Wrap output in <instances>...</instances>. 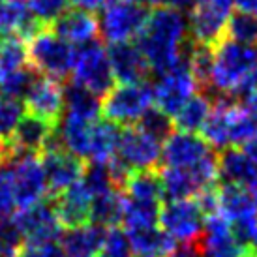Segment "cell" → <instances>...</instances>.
<instances>
[{"mask_svg":"<svg viewBox=\"0 0 257 257\" xmlns=\"http://www.w3.org/2000/svg\"><path fill=\"white\" fill-rule=\"evenodd\" d=\"M14 154H15V149L10 145V141L0 139V164H8Z\"/></svg>","mask_w":257,"mask_h":257,"instance_id":"681fc988","label":"cell"},{"mask_svg":"<svg viewBox=\"0 0 257 257\" xmlns=\"http://www.w3.org/2000/svg\"><path fill=\"white\" fill-rule=\"evenodd\" d=\"M98 257H107V255H98Z\"/></svg>","mask_w":257,"mask_h":257,"instance_id":"9f6ffc18","label":"cell"},{"mask_svg":"<svg viewBox=\"0 0 257 257\" xmlns=\"http://www.w3.org/2000/svg\"><path fill=\"white\" fill-rule=\"evenodd\" d=\"M55 34L66 40L72 45H83L96 40L98 36V19L92 15V12L85 10H66L57 21L49 27Z\"/></svg>","mask_w":257,"mask_h":257,"instance_id":"44dd1931","label":"cell"},{"mask_svg":"<svg viewBox=\"0 0 257 257\" xmlns=\"http://www.w3.org/2000/svg\"><path fill=\"white\" fill-rule=\"evenodd\" d=\"M23 103L30 114H36L51 124H58L64 114V83L40 73Z\"/></svg>","mask_w":257,"mask_h":257,"instance_id":"5bb4252c","label":"cell"},{"mask_svg":"<svg viewBox=\"0 0 257 257\" xmlns=\"http://www.w3.org/2000/svg\"><path fill=\"white\" fill-rule=\"evenodd\" d=\"M124 214V193L118 190H111L92 199L90 205V223L100 227H116L122 223Z\"/></svg>","mask_w":257,"mask_h":257,"instance_id":"f1b7e54d","label":"cell"},{"mask_svg":"<svg viewBox=\"0 0 257 257\" xmlns=\"http://www.w3.org/2000/svg\"><path fill=\"white\" fill-rule=\"evenodd\" d=\"M107 55L114 79H118L120 83H145V81H149L150 68L137 45L130 42L109 43Z\"/></svg>","mask_w":257,"mask_h":257,"instance_id":"ac0fdd59","label":"cell"},{"mask_svg":"<svg viewBox=\"0 0 257 257\" xmlns=\"http://www.w3.org/2000/svg\"><path fill=\"white\" fill-rule=\"evenodd\" d=\"M212 88L231 94L248 73L257 70V45L223 38L212 47Z\"/></svg>","mask_w":257,"mask_h":257,"instance_id":"7a4b0ae2","label":"cell"},{"mask_svg":"<svg viewBox=\"0 0 257 257\" xmlns=\"http://www.w3.org/2000/svg\"><path fill=\"white\" fill-rule=\"evenodd\" d=\"M90 128L92 122L81 120L72 114H62L57 124V134L64 150L81 160L90 158Z\"/></svg>","mask_w":257,"mask_h":257,"instance_id":"484cf974","label":"cell"},{"mask_svg":"<svg viewBox=\"0 0 257 257\" xmlns=\"http://www.w3.org/2000/svg\"><path fill=\"white\" fill-rule=\"evenodd\" d=\"M40 73L32 68V66H25L15 72H8L0 75V92L8 96V98H15V100H25V96L29 94L32 83L36 81Z\"/></svg>","mask_w":257,"mask_h":257,"instance_id":"836d02e7","label":"cell"},{"mask_svg":"<svg viewBox=\"0 0 257 257\" xmlns=\"http://www.w3.org/2000/svg\"><path fill=\"white\" fill-rule=\"evenodd\" d=\"M152 85L145 83H120L113 86L101 101V113L105 120L118 126H136L149 107H152Z\"/></svg>","mask_w":257,"mask_h":257,"instance_id":"8992f818","label":"cell"},{"mask_svg":"<svg viewBox=\"0 0 257 257\" xmlns=\"http://www.w3.org/2000/svg\"><path fill=\"white\" fill-rule=\"evenodd\" d=\"M139 130H143L145 134H149L150 137H154L160 143H165L169 137L173 136V130H175V122L169 114H165L164 111L154 105L149 107L143 113V116L137 120L136 124Z\"/></svg>","mask_w":257,"mask_h":257,"instance_id":"d590c367","label":"cell"},{"mask_svg":"<svg viewBox=\"0 0 257 257\" xmlns=\"http://www.w3.org/2000/svg\"><path fill=\"white\" fill-rule=\"evenodd\" d=\"M150 10L130 0H107L98 17V32L107 43L130 42L137 38L147 23Z\"/></svg>","mask_w":257,"mask_h":257,"instance_id":"5b68a950","label":"cell"},{"mask_svg":"<svg viewBox=\"0 0 257 257\" xmlns=\"http://www.w3.org/2000/svg\"><path fill=\"white\" fill-rule=\"evenodd\" d=\"M17 257H66L62 246L57 242H27Z\"/></svg>","mask_w":257,"mask_h":257,"instance_id":"7bdbcfd3","label":"cell"},{"mask_svg":"<svg viewBox=\"0 0 257 257\" xmlns=\"http://www.w3.org/2000/svg\"><path fill=\"white\" fill-rule=\"evenodd\" d=\"M238 257H257V253L253 250H250V248H244L242 251H240V255Z\"/></svg>","mask_w":257,"mask_h":257,"instance_id":"db71d44e","label":"cell"},{"mask_svg":"<svg viewBox=\"0 0 257 257\" xmlns=\"http://www.w3.org/2000/svg\"><path fill=\"white\" fill-rule=\"evenodd\" d=\"M122 130L111 120H96L90 128V158L92 162L109 164L118 150Z\"/></svg>","mask_w":257,"mask_h":257,"instance_id":"83f0119b","label":"cell"},{"mask_svg":"<svg viewBox=\"0 0 257 257\" xmlns=\"http://www.w3.org/2000/svg\"><path fill=\"white\" fill-rule=\"evenodd\" d=\"M25 113L27 109H25L23 100H15L8 96L0 98V139L10 141V137L14 136L15 128L21 122Z\"/></svg>","mask_w":257,"mask_h":257,"instance_id":"74e56055","label":"cell"},{"mask_svg":"<svg viewBox=\"0 0 257 257\" xmlns=\"http://www.w3.org/2000/svg\"><path fill=\"white\" fill-rule=\"evenodd\" d=\"M150 85H152V98L156 107L169 116H175L197 90V85L190 72V53L173 70L160 73L156 81Z\"/></svg>","mask_w":257,"mask_h":257,"instance_id":"ba28073f","label":"cell"},{"mask_svg":"<svg viewBox=\"0 0 257 257\" xmlns=\"http://www.w3.org/2000/svg\"><path fill=\"white\" fill-rule=\"evenodd\" d=\"M251 92H257V70L248 73V75L236 85V88L229 94V96H233L236 101H240L244 96H248V94H251Z\"/></svg>","mask_w":257,"mask_h":257,"instance_id":"f6af8a7d","label":"cell"},{"mask_svg":"<svg viewBox=\"0 0 257 257\" xmlns=\"http://www.w3.org/2000/svg\"><path fill=\"white\" fill-rule=\"evenodd\" d=\"M231 6L233 0H201L197 6L192 8V14L188 17L190 38L193 42L214 47L225 38Z\"/></svg>","mask_w":257,"mask_h":257,"instance_id":"30bf717a","label":"cell"},{"mask_svg":"<svg viewBox=\"0 0 257 257\" xmlns=\"http://www.w3.org/2000/svg\"><path fill=\"white\" fill-rule=\"evenodd\" d=\"M160 210H162V201L132 199L124 195L122 223L126 225L128 231L156 227V223L160 221Z\"/></svg>","mask_w":257,"mask_h":257,"instance_id":"f546056e","label":"cell"},{"mask_svg":"<svg viewBox=\"0 0 257 257\" xmlns=\"http://www.w3.org/2000/svg\"><path fill=\"white\" fill-rule=\"evenodd\" d=\"M64 111L81 120L96 122L101 113V101L96 94L72 79L64 83Z\"/></svg>","mask_w":257,"mask_h":257,"instance_id":"4316f807","label":"cell"},{"mask_svg":"<svg viewBox=\"0 0 257 257\" xmlns=\"http://www.w3.org/2000/svg\"><path fill=\"white\" fill-rule=\"evenodd\" d=\"M220 214L227 221L257 218V192L236 184H218Z\"/></svg>","mask_w":257,"mask_h":257,"instance_id":"603a6c76","label":"cell"},{"mask_svg":"<svg viewBox=\"0 0 257 257\" xmlns=\"http://www.w3.org/2000/svg\"><path fill=\"white\" fill-rule=\"evenodd\" d=\"M62 250L66 257H98L103 248L105 229L94 223L66 229L62 233Z\"/></svg>","mask_w":257,"mask_h":257,"instance_id":"cb8c5ba5","label":"cell"},{"mask_svg":"<svg viewBox=\"0 0 257 257\" xmlns=\"http://www.w3.org/2000/svg\"><path fill=\"white\" fill-rule=\"evenodd\" d=\"M23 236L12 218H0V257H17Z\"/></svg>","mask_w":257,"mask_h":257,"instance_id":"ab89813d","label":"cell"},{"mask_svg":"<svg viewBox=\"0 0 257 257\" xmlns=\"http://www.w3.org/2000/svg\"><path fill=\"white\" fill-rule=\"evenodd\" d=\"M51 201L64 229L81 227V225L90 223L92 195L86 192L81 182H75L60 193L53 195Z\"/></svg>","mask_w":257,"mask_h":257,"instance_id":"e0dca14e","label":"cell"},{"mask_svg":"<svg viewBox=\"0 0 257 257\" xmlns=\"http://www.w3.org/2000/svg\"><path fill=\"white\" fill-rule=\"evenodd\" d=\"M248 248L257 253V227H255V231H253V236H251V242H250V246H248Z\"/></svg>","mask_w":257,"mask_h":257,"instance_id":"f5cc1de1","label":"cell"},{"mask_svg":"<svg viewBox=\"0 0 257 257\" xmlns=\"http://www.w3.org/2000/svg\"><path fill=\"white\" fill-rule=\"evenodd\" d=\"M12 220L27 242H57V238L64 233L51 197L32 207L21 208Z\"/></svg>","mask_w":257,"mask_h":257,"instance_id":"8fae6325","label":"cell"},{"mask_svg":"<svg viewBox=\"0 0 257 257\" xmlns=\"http://www.w3.org/2000/svg\"><path fill=\"white\" fill-rule=\"evenodd\" d=\"M238 149L242 150L248 158H251L253 162H257V136H253L251 139H248V141H246L244 145H240Z\"/></svg>","mask_w":257,"mask_h":257,"instance_id":"c3c4849f","label":"cell"},{"mask_svg":"<svg viewBox=\"0 0 257 257\" xmlns=\"http://www.w3.org/2000/svg\"><path fill=\"white\" fill-rule=\"evenodd\" d=\"M136 45L143 53L150 70L158 75L169 72L192 47L188 17L179 10L156 6L147 17Z\"/></svg>","mask_w":257,"mask_h":257,"instance_id":"6da1fadb","label":"cell"},{"mask_svg":"<svg viewBox=\"0 0 257 257\" xmlns=\"http://www.w3.org/2000/svg\"><path fill=\"white\" fill-rule=\"evenodd\" d=\"M72 4L79 8V10H85V12H94V10H98L101 8L107 0H70Z\"/></svg>","mask_w":257,"mask_h":257,"instance_id":"7dc6e473","label":"cell"},{"mask_svg":"<svg viewBox=\"0 0 257 257\" xmlns=\"http://www.w3.org/2000/svg\"><path fill=\"white\" fill-rule=\"evenodd\" d=\"M29 62L42 75L64 83L73 70L75 47L55 34L51 29H42L29 42Z\"/></svg>","mask_w":257,"mask_h":257,"instance_id":"3957f363","label":"cell"},{"mask_svg":"<svg viewBox=\"0 0 257 257\" xmlns=\"http://www.w3.org/2000/svg\"><path fill=\"white\" fill-rule=\"evenodd\" d=\"M15 207V192H14V177L10 164H0V218H10L14 214Z\"/></svg>","mask_w":257,"mask_h":257,"instance_id":"b9f144b4","label":"cell"},{"mask_svg":"<svg viewBox=\"0 0 257 257\" xmlns=\"http://www.w3.org/2000/svg\"><path fill=\"white\" fill-rule=\"evenodd\" d=\"M164 197L169 201L192 199L208 186L218 184V152L190 167H164L160 171Z\"/></svg>","mask_w":257,"mask_h":257,"instance_id":"277c9868","label":"cell"},{"mask_svg":"<svg viewBox=\"0 0 257 257\" xmlns=\"http://www.w3.org/2000/svg\"><path fill=\"white\" fill-rule=\"evenodd\" d=\"M55 126L57 124H51L36 114L25 113L14 136L10 137V145L23 154H40L49 143Z\"/></svg>","mask_w":257,"mask_h":257,"instance_id":"ffe728a7","label":"cell"},{"mask_svg":"<svg viewBox=\"0 0 257 257\" xmlns=\"http://www.w3.org/2000/svg\"><path fill=\"white\" fill-rule=\"evenodd\" d=\"M167 257H207L203 242H201V235L190 242H182V246L175 248Z\"/></svg>","mask_w":257,"mask_h":257,"instance_id":"ee69618b","label":"cell"},{"mask_svg":"<svg viewBox=\"0 0 257 257\" xmlns=\"http://www.w3.org/2000/svg\"><path fill=\"white\" fill-rule=\"evenodd\" d=\"M162 227L173 240L190 242L203 233L205 227V214L201 212L195 199L169 201L160 210Z\"/></svg>","mask_w":257,"mask_h":257,"instance_id":"7c38bea8","label":"cell"},{"mask_svg":"<svg viewBox=\"0 0 257 257\" xmlns=\"http://www.w3.org/2000/svg\"><path fill=\"white\" fill-rule=\"evenodd\" d=\"M233 4H236L238 12H246L257 17V0H233Z\"/></svg>","mask_w":257,"mask_h":257,"instance_id":"f907efd6","label":"cell"},{"mask_svg":"<svg viewBox=\"0 0 257 257\" xmlns=\"http://www.w3.org/2000/svg\"><path fill=\"white\" fill-rule=\"evenodd\" d=\"M8 164L12 167L17 207H32L49 197V186H47L40 154H23L19 150H15V154Z\"/></svg>","mask_w":257,"mask_h":257,"instance_id":"9c48e42d","label":"cell"},{"mask_svg":"<svg viewBox=\"0 0 257 257\" xmlns=\"http://www.w3.org/2000/svg\"><path fill=\"white\" fill-rule=\"evenodd\" d=\"M225 38L257 45V17L246 14V12L231 14L227 21V29H225Z\"/></svg>","mask_w":257,"mask_h":257,"instance_id":"8d00e7d4","label":"cell"},{"mask_svg":"<svg viewBox=\"0 0 257 257\" xmlns=\"http://www.w3.org/2000/svg\"><path fill=\"white\" fill-rule=\"evenodd\" d=\"M238 103H240L242 107L248 109V111H251L253 114H257V92H251V94H248V96H244Z\"/></svg>","mask_w":257,"mask_h":257,"instance_id":"816d5d0a","label":"cell"},{"mask_svg":"<svg viewBox=\"0 0 257 257\" xmlns=\"http://www.w3.org/2000/svg\"><path fill=\"white\" fill-rule=\"evenodd\" d=\"M103 255L107 257H134L132 255V246H130L128 233L116 227L105 229V238H103Z\"/></svg>","mask_w":257,"mask_h":257,"instance_id":"60d3db41","label":"cell"},{"mask_svg":"<svg viewBox=\"0 0 257 257\" xmlns=\"http://www.w3.org/2000/svg\"><path fill=\"white\" fill-rule=\"evenodd\" d=\"M130 2H137V4H143V2H150V0H130Z\"/></svg>","mask_w":257,"mask_h":257,"instance_id":"11a10c76","label":"cell"},{"mask_svg":"<svg viewBox=\"0 0 257 257\" xmlns=\"http://www.w3.org/2000/svg\"><path fill=\"white\" fill-rule=\"evenodd\" d=\"M29 47L19 36H6L0 43V75L29 66Z\"/></svg>","mask_w":257,"mask_h":257,"instance_id":"e575fe53","label":"cell"},{"mask_svg":"<svg viewBox=\"0 0 257 257\" xmlns=\"http://www.w3.org/2000/svg\"><path fill=\"white\" fill-rule=\"evenodd\" d=\"M70 0H29V12L43 29H49L68 10Z\"/></svg>","mask_w":257,"mask_h":257,"instance_id":"f35d334b","label":"cell"},{"mask_svg":"<svg viewBox=\"0 0 257 257\" xmlns=\"http://www.w3.org/2000/svg\"><path fill=\"white\" fill-rule=\"evenodd\" d=\"M128 238L134 257H167L177 248V240L158 227L128 231Z\"/></svg>","mask_w":257,"mask_h":257,"instance_id":"d4e9b609","label":"cell"},{"mask_svg":"<svg viewBox=\"0 0 257 257\" xmlns=\"http://www.w3.org/2000/svg\"><path fill=\"white\" fill-rule=\"evenodd\" d=\"M19 2H23V0H19Z\"/></svg>","mask_w":257,"mask_h":257,"instance_id":"6f0895ef","label":"cell"},{"mask_svg":"<svg viewBox=\"0 0 257 257\" xmlns=\"http://www.w3.org/2000/svg\"><path fill=\"white\" fill-rule=\"evenodd\" d=\"M79 182L83 184L86 192L92 195V199L101 195V193L116 190L113 175H111V167H109V164H101V162H92L90 165H85Z\"/></svg>","mask_w":257,"mask_h":257,"instance_id":"d6a6232c","label":"cell"},{"mask_svg":"<svg viewBox=\"0 0 257 257\" xmlns=\"http://www.w3.org/2000/svg\"><path fill=\"white\" fill-rule=\"evenodd\" d=\"M73 81L85 86L86 90L96 94L98 98L114 86V75L111 70L107 49L100 40H92L75 47V62H73Z\"/></svg>","mask_w":257,"mask_h":257,"instance_id":"52a82bcc","label":"cell"},{"mask_svg":"<svg viewBox=\"0 0 257 257\" xmlns=\"http://www.w3.org/2000/svg\"><path fill=\"white\" fill-rule=\"evenodd\" d=\"M201 242L207 257H238L242 248L236 244L231 233L229 221L221 214L205 218V227L201 233Z\"/></svg>","mask_w":257,"mask_h":257,"instance_id":"7402d4cb","label":"cell"},{"mask_svg":"<svg viewBox=\"0 0 257 257\" xmlns=\"http://www.w3.org/2000/svg\"><path fill=\"white\" fill-rule=\"evenodd\" d=\"M162 143L137 126H126L120 134L116 158L132 171L154 169L160 165Z\"/></svg>","mask_w":257,"mask_h":257,"instance_id":"4fadbf2b","label":"cell"},{"mask_svg":"<svg viewBox=\"0 0 257 257\" xmlns=\"http://www.w3.org/2000/svg\"><path fill=\"white\" fill-rule=\"evenodd\" d=\"M45 179L49 186V193L57 195L62 190L81 180L85 164L83 160L73 156L72 152L64 149H45L40 152Z\"/></svg>","mask_w":257,"mask_h":257,"instance_id":"9a60e30c","label":"cell"},{"mask_svg":"<svg viewBox=\"0 0 257 257\" xmlns=\"http://www.w3.org/2000/svg\"><path fill=\"white\" fill-rule=\"evenodd\" d=\"M214 150L201 136L179 132L165 141L160 156V165L164 167H190L210 156Z\"/></svg>","mask_w":257,"mask_h":257,"instance_id":"2e32d148","label":"cell"},{"mask_svg":"<svg viewBox=\"0 0 257 257\" xmlns=\"http://www.w3.org/2000/svg\"><path fill=\"white\" fill-rule=\"evenodd\" d=\"M154 6H164V8H173V10H192L193 6H197L201 0H150Z\"/></svg>","mask_w":257,"mask_h":257,"instance_id":"bcb514c9","label":"cell"},{"mask_svg":"<svg viewBox=\"0 0 257 257\" xmlns=\"http://www.w3.org/2000/svg\"><path fill=\"white\" fill-rule=\"evenodd\" d=\"M122 193L132 199L143 201H162L164 199V184L160 173L154 169H145V171H132L128 180L124 184Z\"/></svg>","mask_w":257,"mask_h":257,"instance_id":"4dcf8cb0","label":"cell"},{"mask_svg":"<svg viewBox=\"0 0 257 257\" xmlns=\"http://www.w3.org/2000/svg\"><path fill=\"white\" fill-rule=\"evenodd\" d=\"M218 179L223 184H236L257 192V162L240 149L229 147L218 152Z\"/></svg>","mask_w":257,"mask_h":257,"instance_id":"d6986e66","label":"cell"},{"mask_svg":"<svg viewBox=\"0 0 257 257\" xmlns=\"http://www.w3.org/2000/svg\"><path fill=\"white\" fill-rule=\"evenodd\" d=\"M210 111H212V103L208 101V98H205L203 94H193L179 113L175 114V120H173L175 128L188 134H197L207 122Z\"/></svg>","mask_w":257,"mask_h":257,"instance_id":"1f68e13d","label":"cell"}]
</instances>
